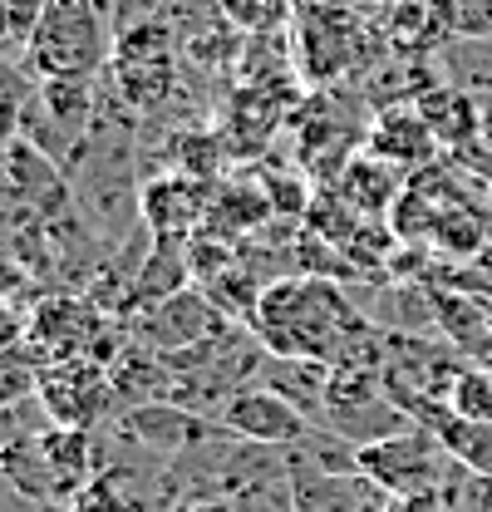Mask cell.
<instances>
[{
  "instance_id": "1",
  "label": "cell",
  "mask_w": 492,
  "mask_h": 512,
  "mask_svg": "<svg viewBox=\"0 0 492 512\" xmlns=\"http://www.w3.org/2000/svg\"><path fill=\"white\" fill-rule=\"evenodd\" d=\"M114 55V15L89 0H50L30 45L25 74L35 79H94Z\"/></svg>"
},
{
  "instance_id": "2",
  "label": "cell",
  "mask_w": 492,
  "mask_h": 512,
  "mask_svg": "<svg viewBox=\"0 0 492 512\" xmlns=\"http://www.w3.org/2000/svg\"><path fill=\"white\" fill-rule=\"evenodd\" d=\"M458 468H463V463L448 453V444L433 434L429 424H419V419H414L409 429L379 439V444L360 448V473H365L379 493H389L394 503L443 488Z\"/></svg>"
},
{
  "instance_id": "3",
  "label": "cell",
  "mask_w": 492,
  "mask_h": 512,
  "mask_svg": "<svg viewBox=\"0 0 492 512\" xmlns=\"http://www.w3.org/2000/svg\"><path fill=\"white\" fill-rule=\"evenodd\" d=\"M109 74H114V89L138 114L168 104L173 89H178V30L168 20L123 25L119 35H114Z\"/></svg>"
},
{
  "instance_id": "4",
  "label": "cell",
  "mask_w": 492,
  "mask_h": 512,
  "mask_svg": "<svg viewBox=\"0 0 492 512\" xmlns=\"http://www.w3.org/2000/svg\"><path fill=\"white\" fill-rule=\"evenodd\" d=\"M212 424H222L227 434H237L246 444L266 448H301L320 429L315 419H306L281 389H271L266 380H246L242 389H232L227 404L212 414Z\"/></svg>"
},
{
  "instance_id": "5",
  "label": "cell",
  "mask_w": 492,
  "mask_h": 512,
  "mask_svg": "<svg viewBox=\"0 0 492 512\" xmlns=\"http://www.w3.org/2000/svg\"><path fill=\"white\" fill-rule=\"evenodd\" d=\"M35 399L50 409L55 424H69V429H94L99 419H109V414L119 409L114 380H109V370H104L99 360H60V365H45Z\"/></svg>"
},
{
  "instance_id": "6",
  "label": "cell",
  "mask_w": 492,
  "mask_h": 512,
  "mask_svg": "<svg viewBox=\"0 0 492 512\" xmlns=\"http://www.w3.org/2000/svg\"><path fill=\"white\" fill-rule=\"evenodd\" d=\"M104 335H109V325H104V311L94 301L55 296V301L35 306L25 345L40 355V365H60V360H94Z\"/></svg>"
},
{
  "instance_id": "7",
  "label": "cell",
  "mask_w": 492,
  "mask_h": 512,
  "mask_svg": "<svg viewBox=\"0 0 492 512\" xmlns=\"http://www.w3.org/2000/svg\"><path fill=\"white\" fill-rule=\"evenodd\" d=\"M217 330H227V320L222 311L212 306V296H202V291H178V296H168V301H158V306H148V311H138V330H133V340L138 345H148V350H158L163 360L168 355H178V350H192V345H202L207 335H217Z\"/></svg>"
},
{
  "instance_id": "8",
  "label": "cell",
  "mask_w": 492,
  "mask_h": 512,
  "mask_svg": "<svg viewBox=\"0 0 492 512\" xmlns=\"http://www.w3.org/2000/svg\"><path fill=\"white\" fill-rule=\"evenodd\" d=\"M217 424L187 404H173V399H153V404H133V409H119V434L128 444L153 448L163 458H178L187 448H197Z\"/></svg>"
},
{
  "instance_id": "9",
  "label": "cell",
  "mask_w": 492,
  "mask_h": 512,
  "mask_svg": "<svg viewBox=\"0 0 492 512\" xmlns=\"http://www.w3.org/2000/svg\"><path fill=\"white\" fill-rule=\"evenodd\" d=\"M202 212H207V197H202V188L192 178H158L138 197V217L158 237H183V232H192L202 222Z\"/></svg>"
},
{
  "instance_id": "10",
  "label": "cell",
  "mask_w": 492,
  "mask_h": 512,
  "mask_svg": "<svg viewBox=\"0 0 492 512\" xmlns=\"http://www.w3.org/2000/svg\"><path fill=\"white\" fill-rule=\"evenodd\" d=\"M374 148L394 163H424L433 148H438V133L424 114H409V109H389L379 128H374Z\"/></svg>"
},
{
  "instance_id": "11",
  "label": "cell",
  "mask_w": 492,
  "mask_h": 512,
  "mask_svg": "<svg viewBox=\"0 0 492 512\" xmlns=\"http://www.w3.org/2000/svg\"><path fill=\"white\" fill-rule=\"evenodd\" d=\"M443 404H448L453 414H463V419L492 424V370H473V365H463Z\"/></svg>"
},
{
  "instance_id": "12",
  "label": "cell",
  "mask_w": 492,
  "mask_h": 512,
  "mask_svg": "<svg viewBox=\"0 0 492 512\" xmlns=\"http://www.w3.org/2000/svg\"><path fill=\"white\" fill-rule=\"evenodd\" d=\"M217 10H222L227 25H237L246 35H261L286 15V0H217Z\"/></svg>"
},
{
  "instance_id": "13",
  "label": "cell",
  "mask_w": 492,
  "mask_h": 512,
  "mask_svg": "<svg viewBox=\"0 0 492 512\" xmlns=\"http://www.w3.org/2000/svg\"><path fill=\"white\" fill-rule=\"evenodd\" d=\"M25 109H30V89L10 69H0V148H10L15 133H25Z\"/></svg>"
},
{
  "instance_id": "14",
  "label": "cell",
  "mask_w": 492,
  "mask_h": 512,
  "mask_svg": "<svg viewBox=\"0 0 492 512\" xmlns=\"http://www.w3.org/2000/svg\"><path fill=\"white\" fill-rule=\"evenodd\" d=\"M50 0H0V45H30Z\"/></svg>"
},
{
  "instance_id": "15",
  "label": "cell",
  "mask_w": 492,
  "mask_h": 512,
  "mask_svg": "<svg viewBox=\"0 0 492 512\" xmlns=\"http://www.w3.org/2000/svg\"><path fill=\"white\" fill-rule=\"evenodd\" d=\"M163 512H237V503L222 488H183V493H173V503Z\"/></svg>"
},
{
  "instance_id": "16",
  "label": "cell",
  "mask_w": 492,
  "mask_h": 512,
  "mask_svg": "<svg viewBox=\"0 0 492 512\" xmlns=\"http://www.w3.org/2000/svg\"><path fill=\"white\" fill-rule=\"evenodd\" d=\"M25 330H30V316H20L10 306V296H0V350H15L25 340Z\"/></svg>"
},
{
  "instance_id": "17",
  "label": "cell",
  "mask_w": 492,
  "mask_h": 512,
  "mask_svg": "<svg viewBox=\"0 0 492 512\" xmlns=\"http://www.w3.org/2000/svg\"><path fill=\"white\" fill-rule=\"evenodd\" d=\"M365 512H394V508H389V503H369Z\"/></svg>"
},
{
  "instance_id": "18",
  "label": "cell",
  "mask_w": 492,
  "mask_h": 512,
  "mask_svg": "<svg viewBox=\"0 0 492 512\" xmlns=\"http://www.w3.org/2000/svg\"><path fill=\"white\" fill-rule=\"evenodd\" d=\"M0 69H5V45H0Z\"/></svg>"
}]
</instances>
